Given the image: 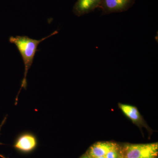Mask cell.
<instances>
[{
    "mask_svg": "<svg viewBox=\"0 0 158 158\" xmlns=\"http://www.w3.org/2000/svg\"><path fill=\"white\" fill-rule=\"evenodd\" d=\"M58 31H56L52 33L50 35L47 37L43 38L42 39L37 40L32 39L27 36H16L15 37L11 36L9 38V42L14 44L17 47L18 50L20 54L24 64L25 70L23 78L22 81L21 86L20 88L19 93L15 98V105H17L18 98L19 94L22 88L27 89V77L28 72L31 66H32L35 54L37 51L38 45L40 43L43 42L47 38H49L58 34Z\"/></svg>",
    "mask_w": 158,
    "mask_h": 158,
    "instance_id": "obj_1",
    "label": "cell"
},
{
    "mask_svg": "<svg viewBox=\"0 0 158 158\" xmlns=\"http://www.w3.org/2000/svg\"><path fill=\"white\" fill-rule=\"evenodd\" d=\"M125 158H156L158 153V144H128L125 147Z\"/></svg>",
    "mask_w": 158,
    "mask_h": 158,
    "instance_id": "obj_2",
    "label": "cell"
},
{
    "mask_svg": "<svg viewBox=\"0 0 158 158\" xmlns=\"http://www.w3.org/2000/svg\"><path fill=\"white\" fill-rule=\"evenodd\" d=\"M38 141L33 133L25 131L20 133L15 138L13 147L19 152L28 154L37 148Z\"/></svg>",
    "mask_w": 158,
    "mask_h": 158,
    "instance_id": "obj_3",
    "label": "cell"
},
{
    "mask_svg": "<svg viewBox=\"0 0 158 158\" xmlns=\"http://www.w3.org/2000/svg\"><path fill=\"white\" fill-rule=\"evenodd\" d=\"M135 0H101L100 5L102 15L124 11L132 7Z\"/></svg>",
    "mask_w": 158,
    "mask_h": 158,
    "instance_id": "obj_4",
    "label": "cell"
},
{
    "mask_svg": "<svg viewBox=\"0 0 158 158\" xmlns=\"http://www.w3.org/2000/svg\"><path fill=\"white\" fill-rule=\"evenodd\" d=\"M101 2V0H77L74 6V13L79 17L88 14L99 7Z\"/></svg>",
    "mask_w": 158,
    "mask_h": 158,
    "instance_id": "obj_5",
    "label": "cell"
},
{
    "mask_svg": "<svg viewBox=\"0 0 158 158\" xmlns=\"http://www.w3.org/2000/svg\"><path fill=\"white\" fill-rule=\"evenodd\" d=\"M116 148H117L116 144L112 142H98L90 148L89 156L92 158L105 156L109 151Z\"/></svg>",
    "mask_w": 158,
    "mask_h": 158,
    "instance_id": "obj_6",
    "label": "cell"
},
{
    "mask_svg": "<svg viewBox=\"0 0 158 158\" xmlns=\"http://www.w3.org/2000/svg\"><path fill=\"white\" fill-rule=\"evenodd\" d=\"M118 106L123 113L136 123H139L142 120L141 116L136 107L131 105L119 104Z\"/></svg>",
    "mask_w": 158,
    "mask_h": 158,
    "instance_id": "obj_7",
    "label": "cell"
},
{
    "mask_svg": "<svg viewBox=\"0 0 158 158\" xmlns=\"http://www.w3.org/2000/svg\"><path fill=\"white\" fill-rule=\"evenodd\" d=\"M105 156L106 158H119L117 147L110 150Z\"/></svg>",
    "mask_w": 158,
    "mask_h": 158,
    "instance_id": "obj_8",
    "label": "cell"
},
{
    "mask_svg": "<svg viewBox=\"0 0 158 158\" xmlns=\"http://www.w3.org/2000/svg\"><path fill=\"white\" fill-rule=\"evenodd\" d=\"M7 116H5V118H4V119H3L2 121V123H0V132H1V130H2V127L3 126L4 124L6 123V120H7ZM0 135H1V134H0ZM2 144H4L3 143H1L0 142V145H2Z\"/></svg>",
    "mask_w": 158,
    "mask_h": 158,
    "instance_id": "obj_9",
    "label": "cell"
},
{
    "mask_svg": "<svg viewBox=\"0 0 158 158\" xmlns=\"http://www.w3.org/2000/svg\"><path fill=\"white\" fill-rule=\"evenodd\" d=\"M81 158H90V157L88 155H84Z\"/></svg>",
    "mask_w": 158,
    "mask_h": 158,
    "instance_id": "obj_10",
    "label": "cell"
},
{
    "mask_svg": "<svg viewBox=\"0 0 158 158\" xmlns=\"http://www.w3.org/2000/svg\"><path fill=\"white\" fill-rule=\"evenodd\" d=\"M0 157L2 158H6V157L0 154Z\"/></svg>",
    "mask_w": 158,
    "mask_h": 158,
    "instance_id": "obj_11",
    "label": "cell"
},
{
    "mask_svg": "<svg viewBox=\"0 0 158 158\" xmlns=\"http://www.w3.org/2000/svg\"><path fill=\"white\" fill-rule=\"evenodd\" d=\"M94 158H105V156H100L98 157Z\"/></svg>",
    "mask_w": 158,
    "mask_h": 158,
    "instance_id": "obj_12",
    "label": "cell"
},
{
    "mask_svg": "<svg viewBox=\"0 0 158 158\" xmlns=\"http://www.w3.org/2000/svg\"><path fill=\"white\" fill-rule=\"evenodd\" d=\"M119 158H125L124 157L122 156V157H119Z\"/></svg>",
    "mask_w": 158,
    "mask_h": 158,
    "instance_id": "obj_13",
    "label": "cell"
}]
</instances>
